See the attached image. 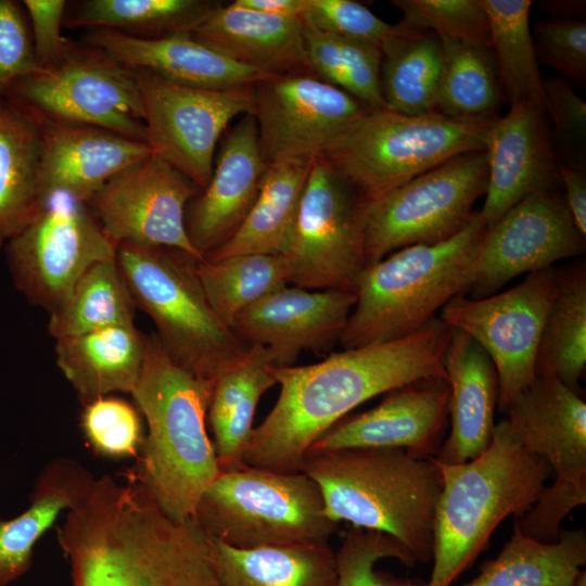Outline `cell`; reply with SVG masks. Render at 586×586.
Wrapping results in <instances>:
<instances>
[{"label": "cell", "instance_id": "cell-1", "mask_svg": "<svg viewBox=\"0 0 586 586\" xmlns=\"http://www.w3.org/2000/svg\"><path fill=\"white\" fill-rule=\"evenodd\" d=\"M451 327L432 318L398 340L347 348L306 366L273 367L279 397L249 440L244 463L298 472L310 446L365 402L411 382L446 378Z\"/></svg>", "mask_w": 586, "mask_h": 586}, {"label": "cell", "instance_id": "cell-2", "mask_svg": "<svg viewBox=\"0 0 586 586\" xmlns=\"http://www.w3.org/2000/svg\"><path fill=\"white\" fill-rule=\"evenodd\" d=\"M56 534L72 586H222L194 521L170 519L136 482L101 479Z\"/></svg>", "mask_w": 586, "mask_h": 586}, {"label": "cell", "instance_id": "cell-3", "mask_svg": "<svg viewBox=\"0 0 586 586\" xmlns=\"http://www.w3.org/2000/svg\"><path fill=\"white\" fill-rule=\"evenodd\" d=\"M213 386L175 361L155 334L146 335L143 366L130 393L146 433L128 472L178 522L192 520L221 472L206 430Z\"/></svg>", "mask_w": 586, "mask_h": 586}, {"label": "cell", "instance_id": "cell-4", "mask_svg": "<svg viewBox=\"0 0 586 586\" xmlns=\"http://www.w3.org/2000/svg\"><path fill=\"white\" fill-rule=\"evenodd\" d=\"M302 471L319 486L334 522L386 533L417 563L432 561L433 526L443 486L434 457L402 448H346L305 457Z\"/></svg>", "mask_w": 586, "mask_h": 586}, {"label": "cell", "instance_id": "cell-5", "mask_svg": "<svg viewBox=\"0 0 586 586\" xmlns=\"http://www.w3.org/2000/svg\"><path fill=\"white\" fill-rule=\"evenodd\" d=\"M437 464L443 486L433 526V566L425 586H450L505 519L518 518L533 505L551 471L544 459L519 443L507 419L496 423L491 445L475 459Z\"/></svg>", "mask_w": 586, "mask_h": 586}, {"label": "cell", "instance_id": "cell-6", "mask_svg": "<svg viewBox=\"0 0 586 586\" xmlns=\"http://www.w3.org/2000/svg\"><path fill=\"white\" fill-rule=\"evenodd\" d=\"M488 227L479 212L453 238L397 250L367 266L340 343L355 348L407 336L457 295L469 293Z\"/></svg>", "mask_w": 586, "mask_h": 586}, {"label": "cell", "instance_id": "cell-7", "mask_svg": "<svg viewBox=\"0 0 586 586\" xmlns=\"http://www.w3.org/2000/svg\"><path fill=\"white\" fill-rule=\"evenodd\" d=\"M198 258L173 247L119 243L116 264L137 308L180 366L215 382L250 346L214 313L198 276Z\"/></svg>", "mask_w": 586, "mask_h": 586}, {"label": "cell", "instance_id": "cell-8", "mask_svg": "<svg viewBox=\"0 0 586 586\" xmlns=\"http://www.w3.org/2000/svg\"><path fill=\"white\" fill-rule=\"evenodd\" d=\"M496 119L367 109L321 156L370 203L450 158L484 151Z\"/></svg>", "mask_w": 586, "mask_h": 586}, {"label": "cell", "instance_id": "cell-9", "mask_svg": "<svg viewBox=\"0 0 586 586\" xmlns=\"http://www.w3.org/2000/svg\"><path fill=\"white\" fill-rule=\"evenodd\" d=\"M192 520L205 535L237 548L327 544L340 526L324 513L320 488L305 472L247 464L221 471Z\"/></svg>", "mask_w": 586, "mask_h": 586}, {"label": "cell", "instance_id": "cell-10", "mask_svg": "<svg viewBox=\"0 0 586 586\" xmlns=\"http://www.w3.org/2000/svg\"><path fill=\"white\" fill-rule=\"evenodd\" d=\"M3 95L27 115L100 127L146 143L135 71L85 42L69 41L59 62L20 78Z\"/></svg>", "mask_w": 586, "mask_h": 586}, {"label": "cell", "instance_id": "cell-11", "mask_svg": "<svg viewBox=\"0 0 586 586\" xmlns=\"http://www.w3.org/2000/svg\"><path fill=\"white\" fill-rule=\"evenodd\" d=\"M368 205L322 156L315 158L282 255L289 284L356 293Z\"/></svg>", "mask_w": 586, "mask_h": 586}, {"label": "cell", "instance_id": "cell-12", "mask_svg": "<svg viewBox=\"0 0 586 586\" xmlns=\"http://www.w3.org/2000/svg\"><path fill=\"white\" fill-rule=\"evenodd\" d=\"M488 181L486 151L458 155L417 176L368 205L366 267L415 244H436L472 219Z\"/></svg>", "mask_w": 586, "mask_h": 586}, {"label": "cell", "instance_id": "cell-13", "mask_svg": "<svg viewBox=\"0 0 586 586\" xmlns=\"http://www.w3.org/2000/svg\"><path fill=\"white\" fill-rule=\"evenodd\" d=\"M117 246L85 202L54 193L3 250L15 286L50 314L92 265L116 258Z\"/></svg>", "mask_w": 586, "mask_h": 586}, {"label": "cell", "instance_id": "cell-14", "mask_svg": "<svg viewBox=\"0 0 586 586\" xmlns=\"http://www.w3.org/2000/svg\"><path fill=\"white\" fill-rule=\"evenodd\" d=\"M557 292V268L530 272L515 286L483 298L457 295L440 319L471 336L491 357L498 377V409L536 380V354Z\"/></svg>", "mask_w": 586, "mask_h": 586}, {"label": "cell", "instance_id": "cell-15", "mask_svg": "<svg viewBox=\"0 0 586 586\" xmlns=\"http://www.w3.org/2000/svg\"><path fill=\"white\" fill-rule=\"evenodd\" d=\"M133 71L152 153L204 190L221 133L234 117L253 113L254 85L202 89Z\"/></svg>", "mask_w": 586, "mask_h": 586}, {"label": "cell", "instance_id": "cell-16", "mask_svg": "<svg viewBox=\"0 0 586 586\" xmlns=\"http://www.w3.org/2000/svg\"><path fill=\"white\" fill-rule=\"evenodd\" d=\"M368 106L313 73L272 76L254 85V116L266 164L313 162Z\"/></svg>", "mask_w": 586, "mask_h": 586}, {"label": "cell", "instance_id": "cell-17", "mask_svg": "<svg viewBox=\"0 0 586 586\" xmlns=\"http://www.w3.org/2000/svg\"><path fill=\"white\" fill-rule=\"evenodd\" d=\"M201 190L153 153L123 169L86 204L117 245L165 246L203 259L186 230L189 202Z\"/></svg>", "mask_w": 586, "mask_h": 586}, {"label": "cell", "instance_id": "cell-18", "mask_svg": "<svg viewBox=\"0 0 586 586\" xmlns=\"http://www.w3.org/2000/svg\"><path fill=\"white\" fill-rule=\"evenodd\" d=\"M585 251L586 237L576 227L563 195L557 190L530 194L485 233L469 297L493 295L524 272L552 267Z\"/></svg>", "mask_w": 586, "mask_h": 586}, {"label": "cell", "instance_id": "cell-19", "mask_svg": "<svg viewBox=\"0 0 586 586\" xmlns=\"http://www.w3.org/2000/svg\"><path fill=\"white\" fill-rule=\"evenodd\" d=\"M357 295L285 285L240 314L230 329L247 346L268 349L273 366H294L304 351L324 352L339 342Z\"/></svg>", "mask_w": 586, "mask_h": 586}, {"label": "cell", "instance_id": "cell-20", "mask_svg": "<svg viewBox=\"0 0 586 586\" xmlns=\"http://www.w3.org/2000/svg\"><path fill=\"white\" fill-rule=\"evenodd\" d=\"M449 393L448 381L442 377L395 388L375 407L337 422L307 455L346 448H402L434 457L446 428Z\"/></svg>", "mask_w": 586, "mask_h": 586}, {"label": "cell", "instance_id": "cell-21", "mask_svg": "<svg viewBox=\"0 0 586 586\" xmlns=\"http://www.w3.org/2000/svg\"><path fill=\"white\" fill-rule=\"evenodd\" d=\"M545 113L537 99L513 103L488 132V181L479 212L488 228L530 194L557 190L561 183Z\"/></svg>", "mask_w": 586, "mask_h": 586}, {"label": "cell", "instance_id": "cell-22", "mask_svg": "<svg viewBox=\"0 0 586 586\" xmlns=\"http://www.w3.org/2000/svg\"><path fill=\"white\" fill-rule=\"evenodd\" d=\"M267 164L262 157L254 116L243 118L226 136L206 188L184 215L188 238L202 258L239 229L259 191Z\"/></svg>", "mask_w": 586, "mask_h": 586}, {"label": "cell", "instance_id": "cell-23", "mask_svg": "<svg viewBox=\"0 0 586 586\" xmlns=\"http://www.w3.org/2000/svg\"><path fill=\"white\" fill-rule=\"evenodd\" d=\"M510 431L548 464L552 483L586 488V403L551 377H536L506 410Z\"/></svg>", "mask_w": 586, "mask_h": 586}, {"label": "cell", "instance_id": "cell-24", "mask_svg": "<svg viewBox=\"0 0 586 586\" xmlns=\"http://www.w3.org/2000/svg\"><path fill=\"white\" fill-rule=\"evenodd\" d=\"M28 116L41 135L39 179L46 200L64 193L86 203L116 174L152 154L148 143L104 128Z\"/></svg>", "mask_w": 586, "mask_h": 586}, {"label": "cell", "instance_id": "cell-25", "mask_svg": "<svg viewBox=\"0 0 586 586\" xmlns=\"http://www.w3.org/2000/svg\"><path fill=\"white\" fill-rule=\"evenodd\" d=\"M84 42L131 69H144L194 88L252 86L273 76L231 60L192 34L146 39L92 28L85 35Z\"/></svg>", "mask_w": 586, "mask_h": 586}, {"label": "cell", "instance_id": "cell-26", "mask_svg": "<svg viewBox=\"0 0 586 586\" xmlns=\"http://www.w3.org/2000/svg\"><path fill=\"white\" fill-rule=\"evenodd\" d=\"M443 364L450 388V432L434 458L442 463L459 464L475 459L492 443L498 377L482 346L455 328Z\"/></svg>", "mask_w": 586, "mask_h": 586}, {"label": "cell", "instance_id": "cell-27", "mask_svg": "<svg viewBox=\"0 0 586 586\" xmlns=\"http://www.w3.org/2000/svg\"><path fill=\"white\" fill-rule=\"evenodd\" d=\"M191 34L231 60L273 76L313 73L302 17L269 15L232 2L218 4Z\"/></svg>", "mask_w": 586, "mask_h": 586}, {"label": "cell", "instance_id": "cell-28", "mask_svg": "<svg viewBox=\"0 0 586 586\" xmlns=\"http://www.w3.org/2000/svg\"><path fill=\"white\" fill-rule=\"evenodd\" d=\"M95 477L79 461L60 457L38 475L28 507L0 519V586H9L33 564L34 548L62 512L76 509L89 496Z\"/></svg>", "mask_w": 586, "mask_h": 586}, {"label": "cell", "instance_id": "cell-29", "mask_svg": "<svg viewBox=\"0 0 586 586\" xmlns=\"http://www.w3.org/2000/svg\"><path fill=\"white\" fill-rule=\"evenodd\" d=\"M146 335L135 324L55 340L56 366L82 404L131 393L144 360Z\"/></svg>", "mask_w": 586, "mask_h": 586}, {"label": "cell", "instance_id": "cell-30", "mask_svg": "<svg viewBox=\"0 0 586 586\" xmlns=\"http://www.w3.org/2000/svg\"><path fill=\"white\" fill-rule=\"evenodd\" d=\"M205 545L222 586H336L329 543L237 548L205 535Z\"/></svg>", "mask_w": 586, "mask_h": 586}, {"label": "cell", "instance_id": "cell-31", "mask_svg": "<svg viewBox=\"0 0 586 586\" xmlns=\"http://www.w3.org/2000/svg\"><path fill=\"white\" fill-rule=\"evenodd\" d=\"M41 135L33 118L0 95V251L41 211Z\"/></svg>", "mask_w": 586, "mask_h": 586}, {"label": "cell", "instance_id": "cell-32", "mask_svg": "<svg viewBox=\"0 0 586 586\" xmlns=\"http://www.w3.org/2000/svg\"><path fill=\"white\" fill-rule=\"evenodd\" d=\"M267 348L250 346L244 358L215 382L207 410L214 449L221 471L243 467L262 395L277 384Z\"/></svg>", "mask_w": 586, "mask_h": 586}, {"label": "cell", "instance_id": "cell-33", "mask_svg": "<svg viewBox=\"0 0 586 586\" xmlns=\"http://www.w3.org/2000/svg\"><path fill=\"white\" fill-rule=\"evenodd\" d=\"M313 162L267 164L258 195L237 232L204 258L239 254L283 255L288 249Z\"/></svg>", "mask_w": 586, "mask_h": 586}, {"label": "cell", "instance_id": "cell-34", "mask_svg": "<svg viewBox=\"0 0 586 586\" xmlns=\"http://www.w3.org/2000/svg\"><path fill=\"white\" fill-rule=\"evenodd\" d=\"M586 563L584 530L561 531L553 543L513 533L495 559L462 586H573Z\"/></svg>", "mask_w": 586, "mask_h": 586}, {"label": "cell", "instance_id": "cell-35", "mask_svg": "<svg viewBox=\"0 0 586 586\" xmlns=\"http://www.w3.org/2000/svg\"><path fill=\"white\" fill-rule=\"evenodd\" d=\"M381 51L384 107L410 116L434 113L443 67L440 37L433 31H406L393 25Z\"/></svg>", "mask_w": 586, "mask_h": 586}, {"label": "cell", "instance_id": "cell-36", "mask_svg": "<svg viewBox=\"0 0 586 586\" xmlns=\"http://www.w3.org/2000/svg\"><path fill=\"white\" fill-rule=\"evenodd\" d=\"M536 377L556 378L581 394L586 368V265L557 269V292L536 354Z\"/></svg>", "mask_w": 586, "mask_h": 586}, {"label": "cell", "instance_id": "cell-37", "mask_svg": "<svg viewBox=\"0 0 586 586\" xmlns=\"http://www.w3.org/2000/svg\"><path fill=\"white\" fill-rule=\"evenodd\" d=\"M217 5L205 0H84L65 13L63 26L153 39L191 34Z\"/></svg>", "mask_w": 586, "mask_h": 586}, {"label": "cell", "instance_id": "cell-38", "mask_svg": "<svg viewBox=\"0 0 586 586\" xmlns=\"http://www.w3.org/2000/svg\"><path fill=\"white\" fill-rule=\"evenodd\" d=\"M440 39L443 67L434 113L466 122L496 119L504 93L493 50Z\"/></svg>", "mask_w": 586, "mask_h": 586}, {"label": "cell", "instance_id": "cell-39", "mask_svg": "<svg viewBox=\"0 0 586 586\" xmlns=\"http://www.w3.org/2000/svg\"><path fill=\"white\" fill-rule=\"evenodd\" d=\"M136 304L116 258L92 265L65 302L50 313L48 331L55 340L105 328L132 326Z\"/></svg>", "mask_w": 586, "mask_h": 586}, {"label": "cell", "instance_id": "cell-40", "mask_svg": "<svg viewBox=\"0 0 586 586\" xmlns=\"http://www.w3.org/2000/svg\"><path fill=\"white\" fill-rule=\"evenodd\" d=\"M196 270L209 305L229 328L245 309L289 284L282 255L252 253L203 258L198 260Z\"/></svg>", "mask_w": 586, "mask_h": 586}, {"label": "cell", "instance_id": "cell-41", "mask_svg": "<svg viewBox=\"0 0 586 586\" xmlns=\"http://www.w3.org/2000/svg\"><path fill=\"white\" fill-rule=\"evenodd\" d=\"M491 29V42L502 93L510 105L544 102L543 79L530 28L531 0H480Z\"/></svg>", "mask_w": 586, "mask_h": 586}, {"label": "cell", "instance_id": "cell-42", "mask_svg": "<svg viewBox=\"0 0 586 586\" xmlns=\"http://www.w3.org/2000/svg\"><path fill=\"white\" fill-rule=\"evenodd\" d=\"M393 558L408 568L417 561L395 537L352 526L335 552L336 586H425L420 578L399 577L374 569L377 561Z\"/></svg>", "mask_w": 586, "mask_h": 586}, {"label": "cell", "instance_id": "cell-43", "mask_svg": "<svg viewBox=\"0 0 586 586\" xmlns=\"http://www.w3.org/2000/svg\"><path fill=\"white\" fill-rule=\"evenodd\" d=\"M399 30H429L440 38L492 50L488 16L480 0H392Z\"/></svg>", "mask_w": 586, "mask_h": 586}, {"label": "cell", "instance_id": "cell-44", "mask_svg": "<svg viewBox=\"0 0 586 586\" xmlns=\"http://www.w3.org/2000/svg\"><path fill=\"white\" fill-rule=\"evenodd\" d=\"M80 426L91 450L106 459H137L145 435L138 408L110 395L84 404Z\"/></svg>", "mask_w": 586, "mask_h": 586}, {"label": "cell", "instance_id": "cell-45", "mask_svg": "<svg viewBox=\"0 0 586 586\" xmlns=\"http://www.w3.org/2000/svg\"><path fill=\"white\" fill-rule=\"evenodd\" d=\"M537 61L586 82V23L579 18H552L533 24Z\"/></svg>", "mask_w": 586, "mask_h": 586}, {"label": "cell", "instance_id": "cell-46", "mask_svg": "<svg viewBox=\"0 0 586 586\" xmlns=\"http://www.w3.org/2000/svg\"><path fill=\"white\" fill-rule=\"evenodd\" d=\"M543 94L545 111L555 126L550 137L557 139L560 155L566 160L561 164L585 168V101L559 77L543 80Z\"/></svg>", "mask_w": 586, "mask_h": 586}, {"label": "cell", "instance_id": "cell-47", "mask_svg": "<svg viewBox=\"0 0 586 586\" xmlns=\"http://www.w3.org/2000/svg\"><path fill=\"white\" fill-rule=\"evenodd\" d=\"M303 17L328 34L379 47L393 33V25L353 0H306Z\"/></svg>", "mask_w": 586, "mask_h": 586}, {"label": "cell", "instance_id": "cell-48", "mask_svg": "<svg viewBox=\"0 0 586 586\" xmlns=\"http://www.w3.org/2000/svg\"><path fill=\"white\" fill-rule=\"evenodd\" d=\"M39 69L27 13L22 2L0 0V95Z\"/></svg>", "mask_w": 586, "mask_h": 586}, {"label": "cell", "instance_id": "cell-49", "mask_svg": "<svg viewBox=\"0 0 586 586\" xmlns=\"http://www.w3.org/2000/svg\"><path fill=\"white\" fill-rule=\"evenodd\" d=\"M29 21L37 65L48 67L64 55L69 40L62 36L67 2L64 0L21 1Z\"/></svg>", "mask_w": 586, "mask_h": 586}, {"label": "cell", "instance_id": "cell-50", "mask_svg": "<svg viewBox=\"0 0 586 586\" xmlns=\"http://www.w3.org/2000/svg\"><path fill=\"white\" fill-rule=\"evenodd\" d=\"M559 175L565 188L564 201L572 218L586 237V175L585 168L559 163Z\"/></svg>", "mask_w": 586, "mask_h": 586}, {"label": "cell", "instance_id": "cell-51", "mask_svg": "<svg viewBox=\"0 0 586 586\" xmlns=\"http://www.w3.org/2000/svg\"><path fill=\"white\" fill-rule=\"evenodd\" d=\"M233 3L265 14L290 17H302L306 10V0H235Z\"/></svg>", "mask_w": 586, "mask_h": 586}, {"label": "cell", "instance_id": "cell-52", "mask_svg": "<svg viewBox=\"0 0 586 586\" xmlns=\"http://www.w3.org/2000/svg\"><path fill=\"white\" fill-rule=\"evenodd\" d=\"M540 7L555 18H577L585 14V1H543Z\"/></svg>", "mask_w": 586, "mask_h": 586}, {"label": "cell", "instance_id": "cell-53", "mask_svg": "<svg viewBox=\"0 0 586 586\" xmlns=\"http://www.w3.org/2000/svg\"><path fill=\"white\" fill-rule=\"evenodd\" d=\"M573 586H586V572L583 570Z\"/></svg>", "mask_w": 586, "mask_h": 586}]
</instances>
